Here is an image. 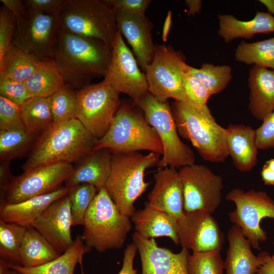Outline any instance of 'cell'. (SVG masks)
Returning <instances> with one entry per match:
<instances>
[{
    "mask_svg": "<svg viewBox=\"0 0 274 274\" xmlns=\"http://www.w3.org/2000/svg\"><path fill=\"white\" fill-rule=\"evenodd\" d=\"M60 255L35 228H26L20 248L21 266L25 267L39 266Z\"/></svg>",
    "mask_w": 274,
    "mask_h": 274,
    "instance_id": "30",
    "label": "cell"
},
{
    "mask_svg": "<svg viewBox=\"0 0 274 274\" xmlns=\"http://www.w3.org/2000/svg\"><path fill=\"white\" fill-rule=\"evenodd\" d=\"M114 10L139 15L145 13L151 2L150 0H105Z\"/></svg>",
    "mask_w": 274,
    "mask_h": 274,
    "instance_id": "46",
    "label": "cell"
},
{
    "mask_svg": "<svg viewBox=\"0 0 274 274\" xmlns=\"http://www.w3.org/2000/svg\"><path fill=\"white\" fill-rule=\"evenodd\" d=\"M132 237L140 254L142 274H188L189 250L182 248L175 253L159 247L154 238L144 237L136 232Z\"/></svg>",
    "mask_w": 274,
    "mask_h": 274,
    "instance_id": "17",
    "label": "cell"
},
{
    "mask_svg": "<svg viewBox=\"0 0 274 274\" xmlns=\"http://www.w3.org/2000/svg\"><path fill=\"white\" fill-rule=\"evenodd\" d=\"M49 97L54 124L77 119L78 109L77 90L67 85Z\"/></svg>",
    "mask_w": 274,
    "mask_h": 274,
    "instance_id": "37",
    "label": "cell"
},
{
    "mask_svg": "<svg viewBox=\"0 0 274 274\" xmlns=\"http://www.w3.org/2000/svg\"><path fill=\"white\" fill-rule=\"evenodd\" d=\"M137 248L134 243L128 244L124 252L123 265L118 274H137V269L133 267V262ZM81 274H85L82 268Z\"/></svg>",
    "mask_w": 274,
    "mask_h": 274,
    "instance_id": "47",
    "label": "cell"
},
{
    "mask_svg": "<svg viewBox=\"0 0 274 274\" xmlns=\"http://www.w3.org/2000/svg\"><path fill=\"white\" fill-rule=\"evenodd\" d=\"M77 91V119L98 140L109 130L122 104L119 93L105 79Z\"/></svg>",
    "mask_w": 274,
    "mask_h": 274,
    "instance_id": "9",
    "label": "cell"
},
{
    "mask_svg": "<svg viewBox=\"0 0 274 274\" xmlns=\"http://www.w3.org/2000/svg\"><path fill=\"white\" fill-rule=\"evenodd\" d=\"M112 158L110 150L94 149L74 168L72 174L64 182V186L72 188L86 183L93 186L98 192L105 186L110 176Z\"/></svg>",
    "mask_w": 274,
    "mask_h": 274,
    "instance_id": "22",
    "label": "cell"
},
{
    "mask_svg": "<svg viewBox=\"0 0 274 274\" xmlns=\"http://www.w3.org/2000/svg\"><path fill=\"white\" fill-rule=\"evenodd\" d=\"M74 170L71 164L57 162L42 165L15 177L4 192L5 202H20L60 188Z\"/></svg>",
    "mask_w": 274,
    "mask_h": 274,
    "instance_id": "14",
    "label": "cell"
},
{
    "mask_svg": "<svg viewBox=\"0 0 274 274\" xmlns=\"http://www.w3.org/2000/svg\"><path fill=\"white\" fill-rule=\"evenodd\" d=\"M225 199L235 206L229 214L230 221L241 229L253 248L259 249L260 243L267 238L260 223L265 218L274 219V200L265 192L239 188L230 190Z\"/></svg>",
    "mask_w": 274,
    "mask_h": 274,
    "instance_id": "10",
    "label": "cell"
},
{
    "mask_svg": "<svg viewBox=\"0 0 274 274\" xmlns=\"http://www.w3.org/2000/svg\"><path fill=\"white\" fill-rule=\"evenodd\" d=\"M1 2L10 10L16 17V21L25 17L27 11L23 1L21 0H1Z\"/></svg>",
    "mask_w": 274,
    "mask_h": 274,
    "instance_id": "48",
    "label": "cell"
},
{
    "mask_svg": "<svg viewBox=\"0 0 274 274\" xmlns=\"http://www.w3.org/2000/svg\"><path fill=\"white\" fill-rule=\"evenodd\" d=\"M0 96L20 105L31 97L24 82L1 77Z\"/></svg>",
    "mask_w": 274,
    "mask_h": 274,
    "instance_id": "43",
    "label": "cell"
},
{
    "mask_svg": "<svg viewBox=\"0 0 274 274\" xmlns=\"http://www.w3.org/2000/svg\"><path fill=\"white\" fill-rule=\"evenodd\" d=\"M97 192L93 186L84 183L73 187L68 193L73 226L84 225L87 211Z\"/></svg>",
    "mask_w": 274,
    "mask_h": 274,
    "instance_id": "38",
    "label": "cell"
},
{
    "mask_svg": "<svg viewBox=\"0 0 274 274\" xmlns=\"http://www.w3.org/2000/svg\"><path fill=\"white\" fill-rule=\"evenodd\" d=\"M228 248L224 261V274H255L263 262L256 256L241 229L233 225L227 233Z\"/></svg>",
    "mask_w": 274,
    "mask_h": 274,
    "instance_id": "23",
    "label": "cell"
},
{
    "mask_svg": "<svg viewBox=\"0 0 274 274\" xmlns=\"http://www.w3.org/2000/svg\"><path fill=\"white\" fill-rule=\"evenodd\" d=\"M26 228L0 220L1 259L21 265L20 248Z\"/></svg>",
    "mask_w": 274,
    "mask_h": 274,
    "instance_id": "36",
    "label": "cell"
},
{
    "mask_svg": "<svg viewBox=\"0 0 274 274\" xmlns=\"http://www.w3.org/2000/svg\"><path fill=\"white\" fill-rule=\"evenodd\" d=\"M23 2L27 11L50 15L58 19L64 0H25Z\"/></svg>",
    "mask_w": 274,
    "mask_h": 274,
    "instance_id": "45",
    "label": "cell"
},
{
    "mask_svg": "<svg viewBox=\"0 0 274 274\" xmlns=\"http://www.w3.org/2000/svg\"><path fill=\"white\" fill-rule=\"evenodd\" d=\"M171 109L179 135L190 142L204 160L223 162L229 156L228 130L217 123L207 105L187 99L175 101Z\"/></svg>",
    "mask_w": 274,
    "mask_h": 274,
    "instance_id": "3",
    "label": "cell"
},
{
    "mask_svg": "<svg viewBox=\"0 0 274 274\" xmlns=\"http://www.w3.org/2000/svg\"><path fill=\"white\" fill-rule=\"evenodd\" d=\"M112 47L104 41L58 29L53 57L66 85L79 90L107 75Z\"/></svg>",
    "mask_w": 274,
    "mask_h": 274,
    "instance_id": "1",
    "label": "cell"
},
{
    "mask_svg": "<svg viewBox=\"0 0 274 274\" xmlns=\"http://www.w3.org/2000/svg\"><path fill=\"white\" fill-rule=\"evenodd\" d=\"M83 226L86 246L104 252L123 247L131 223L129 217L120 212L104 187L92 201Z\"/></svg>",
    "mask_w": 274,
    "mask_h": 274,
    "instance_id": "6",
    "label": "cell"
},
{
    "mask_svg": "<svg viewBox=\"0 0 274 274\" xmlns=\"http://www.w3.org/2000/svg\"><path fill=\"white\" fill-rule=\"evenodd\" d=\"M259 2L266 7L269 13L274 15V0H260Z\"/></svg>",
    "mask_w": 274,
    "mask_h": 274,
    "instance_id": "55",
    "label": "cell"
},
{
    "mask_svg": "<svg viewBox=\"0 0 274 274\" xmlns=\"http://www.w3.org/2000/svg\"><path fill=\"white\" fill-rule=\"evenodd\" d=\"M187 269L188 274H224V261L218 251L192 252Z\"/></svg>",
    "mask_w": 274,
    "mask_h": 274,
    "instance_id": "39",
    "label": "cell"
},
{
    "mask_svg": "<svg viewBox=\"0 0 274 274\" xmlns=\"http://www.w3.org/2000/svg\"><path fill=\"white\" fill-rule=\"evenodd\" d=\"M185 2L189 8L188 12L189 15H193L199 11L201 4L200 1L187 0Z\"/></svg>",
    "mask_w": 274,
    "mask_h": 274,
    "instance_id": "52",
    "label": "cell"
},
{
    "mask_svg": "<svg viewBox=\"0 0 274 274\" xmlns=\"http://www.w3.org/2000/svg\"><path fill=\"white\" fill-rule=\"evenodd\" d=\"M179 244L192 252H220L224 234L212 214L204 210L185 212L178 220Z\"/></svg>",
    "mask_w": 274,
    "mask_h": 274,
    "instance_id": "16",
    "label": "cell"
},
{
    "mask_svg": "<svg viewBox=\"0 0 274 274\" xmlns=\"http://www.w3.org/2000/svg\"><path fill=\"white\" fill-rule=\"evenodd\" d=\"M249 110L258 120L274 111V70L253 65L248 79Z\"/></svg>",
    "mask_w": 274,
    "mask_h": 274,
    "instance_id": "24",
    "label": "cell"
},
{
    "mask_svg": "<svg viewBox=\"0 0 274 274\" xmlns=\"http://www.w3.org/2000/svg\"><path fill=\"white\" fill-rule=\"evenodd\" d=\"M265 164L270 169L274 170V158L270 159L265 162Z\"/></svg>",
    "mask_w": 274,
    "mask_h": 274,
    "instance_id": "56",
    "label": "cell"
},
{
    "mask_svg": "<svg viewBox=\"0 0 274 274\" xmlns=\"http://www.w3.org/2000/svg\"><path fill=\"white\" fill-rule=\"evenodd\" d=\"M17 21L12 12L5 6L0 9V61L12 45Z\"/></svg>",
    "mask_w": 274,
    "mask_h": 274,
    "instance_id": "41",
    "label": "cell"
},
{
    "mask_svg": "<svg viewBox=\"0 0 274 274\" xmlns=\"http://www.w3.org/2000/svg\"><path fill=\"white\" fill-rule=\"evenodd\" d=\"M235 60L274 70V37L251 43L242 41L235 51Z\"/></svg>",
    "mask_w": 274,
    "mask_h": 274,
    "instance_id": "34",
    "label": "cell"
},
{
    "mask_svg": "<svg viewBox=\"0 0 274 274\" xmlns=\"http://www.w3.org/2000/svg\"><path fill=\"white\" fill-rule=\"evenodd\" d=\"M263 259L255 274H274V260L267 252L259 253Z\"/></svg>",
    "mask_w": 274,
    "mask_h": 274,
    "instance_id": "50",
    "label": "cell"
},
{
    "mask_svg": "<svg viewBox=\"0 0 274 274\" xmlns=\"http://www.w3.org/2000/svg\"><path fill=\"white\" fill-rule=\"evenodd\" d=\"M40 61L12 44L0 61V77L24 82Z\"/></svg>",
    "mask_w": 274,
    "mask_h": 274,
    "instance_id": "32",
    "label": "cell"
},
{
    "mask_svg": "<svg viewBox=\"0 0 274 274\" xmlns=\"http://www.w3.org/2000/svg\"><path fill=\"white\" fill-rule=\"evenodd\" d=\"M16 21L12 45L38 60L53 58L58 19L50 15L27 11L25 17Z\"/></svg>",
    "mask_w": 274,
    "mask_h": 274,
    "instance_id": "12",
    "label": "cell"
},
{
    "mask_svg": "<svg viewBox=\"0 0 274 274\" xmlns=\"http://www.w3.org/2000/svg\"><path fill=\"white\" fill-rule=\"evenodd\" d=\"M25 128L38 136L54 124L49 97H30L21 105Z\"/></svg>",
    "mask_w": 274,
    "mask_h": 274,
    "instance_id": "31",
    "label": "cell"
},
{
    "mask_svg": "<svg viewBox=\"0 0 274 274\" xmlns=\"http://www.w3.org/2000/svg\"><path fill=\"white\" fill-rule=\"evenodd\" d=\"M81 235H78L73 245L56 259L35 267H25L20 265L9 263L10 268L21 274H74L76 265L82 267L84 254L90 249L84 244Z\"/></svg>",
    "mask_w": 274,
    "mask_h": 274,
    "instance_id": "28",
    "label": "cell"
},
{
    "mask_svg": "<svg viewBox=\"0 0 274 274\" xmlns=\"http://www.w3.org/2000/svg\"><path fill=\"white\" fill-rule=\"evenodd\" d=\"M256 130L258 149H274V111L268 115Z\"/></svg>",
    "mask_w": 274,
    "mask_h": 274,
    "instance_id": "44",
    "label": "cell"
},
{
    "mask_svg": "<svg viewBox=\"0 0 274 274\" xmlns=\"http://www.w3.org/2000/svg\"><path fill=\"white\" fill-rule=\"evenodd\" d=\"M171 18L172 12L169 11L168 12V14L164 21L163 28L162 39L164 42L166 41L167 37L170 29L171 24Z\"/></svg>",
    "mask_w": 274,
    "mask_h": 274,
    "instance_id": "53",
    "label": "cell"
},
{
    "mask_svg": "<svg viewBox=\"0 0 274 274\" xmlns=\"http://www.w3.org/2000/svg\"><path fill=\"white\" fill-rule=\"evenodd\" d=\"M72 219L67 195L50 204L35 221L37 230L61 254L73 244Z\"/></svg>",
    "mask_w": 274,
    "mask_h": 274,
    "instance_id": "18",
    "label": "cell"
},
{
    "mask_svg": "<svg viewBox=\"0 0 274 274\" xmlns=\"http://www.w3.org/2000/svg\"><path fill=\"white\" fill-rule=\"evenodd\" d=\"M97 141L77 119L53 124L37 136L22 169L79 163L95 149Z\"/></svg>",
    "mask_w": 274,
    "mask_h": 274,
    "instance_id": "2",
    "label": "cell"
},
{
    "mask_svg": "<svg viewBox=\"0 0 274 274\" xmlns=\"http://www.w3.org/2000/svg\"><path fill=\"white\" fill-rule=\"evenodd\" d=\"M130 217L135 232L142 236L147 238L166 236L175 244H179L178 220L166 213L147 202L144 209L135 211Z\"/></svg>",
    "mask_w": 274,
    "mask_h": 274,
    "instance_id": "26",
    "label": "cell"
},
{
    "mask_svg": "<svg viewBox=\"0 0 274 274\" xmlns=\"http://www.w3.org/2000/svg\"><path fill=\"white\" fill-rule=\"evenodd\" d=\"M8 263L1 259L0 260V274H21L17 271L10 268Z\"/></svg>",
    "mask_w": 274,
    "mask_h": 274,
    "instance_id": "54",
    "label": "cell"
},
{
    "mask_svg": "<svg viewBox=\"0 0 274 274\" xmlns=\"http://www.w3.org/2000/svg\"><path fill=\"white\" fill-rule=\"evenodd\" d=\"M59 29L101 40L112 47L117 26L115 10L105 0H64Z\"/></svg>",
    "mask_w": 274,
    "mask_h": 274,
    "instance_id": "7",
    "label": "cell"
},
{
    "mask_svg": "<svg viewBox=\"0 0 274 274\" xmlns=\"http://www.w3.org/2000/svg\"><path fill=\"white\" fill-rule=\"evenodd\" d=\"M185 62L173 48L156 45L153 59L145 70L148 91L161 102L172 98L185 101L183 77Z\"/></svg>",
    "mask_w": 274,
    "mask_h": 274,
    "instance_id": "11",
    "label": "cell"
},
{
    "mask_svg": "<svg viewBox=\"0 0 274 274\" xmlns=\"http://www.w3.org/2000/svg\"><path fill=\"white\" fill-rule=\"evenodd\" d=\"M117 29L131 45L144 71L152 62L156 49L152 40V24L145 15L115 10Z\"/></svg>",
    "mask_w": 274,
    "mask_h": 274,
    "instance_id": "20",
    "label": "cell"
},
{
    "mask_svg": "<svg viewBox=\"0 0 274 274\" xmlns=\"http://www.w3.org/2000/svg\"><path fill=\"white\" fill-rule=\"evenodd\" d=\"M24 83L31 97H49L67 85L53 58L40 61Z\"/></svg>",
    "mask_w": 274,
    "mask_h": 274,
    "instance_id": "29",
    "label": "cell"
},
{
    "mask_svg": "<svg viewBox=\"0 0 274 274\" xmlns=\"http://www.w3.org/2000/svg\"><path fill=\"white\" fill-rule=\"evenodd\" d=\"M104 79L117 92L128 95L134 103L148 92L146 75L140 71L119 30L116 33L111 63Z\"/></svg>",
    "mask_w": 274,
    "mask_h": 274,
    "instance_id": "15",
    "label": "cell"
},
{
    "mask_svg": "<svg viewBox=\"0 0 274 274\" xmlns=\"http://www.w3.org/2000/svg\"><path fill=\"white\" fill-rule=\"evenodd\" d=\"M218 33L226 43L234 39H251L255 34H269L274 32V16L269 13L257 11L248 21H241L231 15L219 14Z\"/></svg>",
    "mask_w": 274,
    "mask_h": 274,
    "instance_id": "27",
    "label": "cell"
},
{
    "mask_svg": "<svg viewBox=\"0 0 274 274\" xmlns=\"http://www.w3.org/2000/svg\"><path fill=\"white\" fill-rule=\"evenodd\" d=\"M227 129V146L234 165L241 172L251 171L257 161L255 129L244 124H230Z\"/></svg>",
    "mask_w": 274,
    "mask_h": 274,
    "instance_id": "25",
    "label": "cell"
},
{
    "mask_svg": "<svg viewBox=\"0 0 274 274\" xmlns=\"http://www.w3.org/2000/svg\"><path fill=\"white\" fill-rule=\"evenodd\" d=\"M134 103V102H133ZM143 111L148 123L156 131L163 147V154L157 165L180 168L195 163L192 150L180 139L168 101L158 100L150 92L134 103Z\"/></svg>",
    "mask_w": 274,
    "mask_h": 274,
    "instance_id": "8",
    "label": "cell"
},
{
    "mask_svg": "<svg viewBox=\"0 0 274 274\" xmlns=\"http://www.w3.org/2000/svg\"><path fill=\"white\" fill-rule=\"evenodd\" d=\"M182 181L185 212L204 210L213 213L222 200V178L203 164L195 163L178 170Z\"/></svg>",
    "mask_w": 274,
    "mask_h": 274,
    "instance_id": "13",
    "label": "cell"
},
{
    "mask_svg": "<svg viewBox=\"0 0 274 274\" xmlns=\"http://www.w3.org/2000/svg\"><path fill=\"white\" fill-rule=\"evenodd\" d=\"M37 136L26 128L0 130L1 161L23 156L30 151Z\"/></svg>",
    "mask_w": 274,
    "mask_h": 274,
    "instance_id": "33",
    "label": "cell"
},
{
    "mask_svg": "<svg viewBox=\"0 0 274 274\" xmlns=\"http://www.w3.org/2000/svg\"><path fill=\"white\" fill-rule=\"evenodd\" d=\"M72 188L62 186L54 192L18 203L2 202L0 220L25 228L32 227L35 221L50 204L67 195Z\"/></svg>",
    "mask_w": 274,
    "mask_h": 274,
    "instance_id": "21",
    "label": "cell"
},
{
    "mask_svg": "<svg viewBox=\"0 0 274 274\" xmlns=\"http://www.w3.org/2000/svg\"><path fill=\"white\" fill-rule=\"evenodd\" d=\"M261 177L265 185H274V170L269 168L265 164L261 171Z\"/></svg>",
    "mask_w": 274,
    "mask_h": 274,
    "instance_id": "51",
    "label": "cell"
},
{
    "mask_svg": "<svg viewBox=\"0 0 274 274\" xmlns=\"http://www.w3.org/2000/svg\"><path fill=\"white\" fill-rule=\"evenodd\" d=\"M142 112L122 102L109 130L97 141L95 149H108L112 154L146 150L162 155L159 136Z\"/></svg>",
    "mask_w": 274,
    "mask_h": 274,
    "instance_id": "5",
    "label": "cell"
},
{
    "mask_svg": "<svg viewBox=\"0 0 274 274\" xmlns=\"http://www.w3.org/2000/svg\"><path fill=\"white\" fill-rule=\"evenodd\" d=\"M183 83L187 99L197 105H207L211 95L199 80L185 70L184 65Z\"/></svg>",
    "mask_w": 274,
    "mask_h": 274,
    "instance_id": "42",
    "label": "cell"
},
{
    "mask_svg": "<svg viewBox=\"0 0 274 274\" xmlns=\"http://www.w3.org/2000/svg\"><path fill=\"white\" fill-rule=\"evenodd\" d=\"M11 161H1L0 165V186L1 190L4 193L9 185L14 179L11 173L10 164Z\"/></svg>",
    "mask_w": 274,
    "mask_h": 274,
    "instance_id": "49",
    "label": "cell"
},
{
    "mask_svg": "<svg viewBox=\"0 0 274 274\" xmlns=\"http://www.w3.org/2000/svg\"><path fill=\"white\" fill-rule=\"evenodd\" d=\"M184 68L201 81L211 96L223 90L232 79V70L229 65L204 63L200 68H196L185 63Z\"/></svg>",
    "mask_w": 274,
    "mask_h": 274,
    "instance_id": "35",
    "label": "cell"
},
{
    "mask_svg": "<svg viewBox=\"0 0 274 274\" xmlns=\"http://www.w3.org/2000/svg\"><path fill=\"white\" fill-rule=\"evenodd\" d=\"M160 159V155L153 152L112 154L111 172L105 187L122 214L130 217L134 213V202L151 184L145 181V172L157 165Z\"/></svg>",
    "mask_w": 274,
    "mask_h": 274,
    "instance_id": "4",
    "label": "cell"
},
{
    "mask_svg": "<svg viewBox=\"0 0 274 274\" xmlns=\"http://www.w3.org/2000/svg\"><path fill=\"white\" fill-rule=\"evenodd\" d=\"M25 128L21 114V105L0 96V130Z\"/></svg>",
    "mask_w": 274,
    "mask_h": 274,
    "instance_id": "40",
    "label": "cell"
},
{
    "mask_svg": "<svg viewBox=\"0 0 274 274\" xmlns=\"http://www.w3.org/2000/svg\"><path fill=\"white\" fill-rule=\"evenodd\" d=\"M271 258H272V260H274V254L272 256H271Z\"/></svg>",
    "mask_w": 274,
    "mask_h": 274,
    "instance_id": "57",
    "label": "cell"
},
{
    "mask_svg": "<svg viewBox=\"0 0 274 274\" xmlns=\"http://www.w3.org/2000/svg\"><path fill=\"white\" fill-rule=\"evenodd\" d=\"M155 183L148 195V204L179 220L185 214L183 189L179 171L174 167L158 168Z\"/></svg>",
    "mask_w": 274,
    "mask_h": 274,
    "instance_id": "19",
    "label": "cell"
}]
</instances>
